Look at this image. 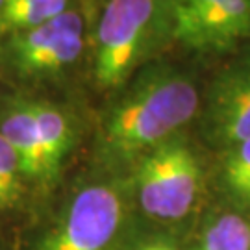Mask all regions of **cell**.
<instances>
[{
  "label": "cell",
  "instance_id": "6da1fadb",
  "mask_svg": "<svg viewBox=\"0 0 250 250\" xmlns=\"http://www.w3.org/2000/svg\"><path fill=\"white\" fill-rule=\"evenodd\" d=\"M200 104L195 83L169 65L145 69L109 109L102 146L115 160H130L167 143L195 117Z\"/></svg>",
  "mask_w": 250,
  "mask_h": 250
},
{
  "label": "cell",
  "instance_id": "7a4b0ae2",
  "mask_svg": "<svg viewBox=\"0 0 250 250\" xmlns=\"http://www.w3.org/2000/svg\"><path fill=\"white\" fill-rule=\"evenodd\" d=\"M167 36L172 37L169 0H107L95 32L93 71L99 85H123Z\"/></svg>",
  "mask_w": 250,
  "mask_h": 250
},
{
  "label": "cell",
  "instance_id": "3957f363",
  "mask_svg": "<svg viewBox=\"0 0 250 250\" xmlns=\"http://www.w3.org/2000/svg\"><path fill=\"white\" fill-rule=\"evenodd\" d=\"M197 156L180 139L154 148L139 167V202L145 213L176 221L191 211L200 191Z\"/></svg>",
  "mask_w": 250,
  "mask_h": 250
},
{
  "label": "cell",
  "instance_id": "277c9868",
  "mask_svg": "<svg viewBox=\"0 0 250 250\" xmlns=\"http://www.w3.org/2000/svg\"><path fill=\"white\" fill-rule=\"evenodd\" d=\"M85 41V19L78 8H69L39 26L4 37V54L17 74L46 78L78 62Z\"/></svg>",
  "mask_w": 250,
  "mask_h": 250
},
{
  "label": "cell",
  "instance_id": "5b68a950",
  "mask_svg": "<svg viewBox=\"0 0 250 250\" xmlns=\"http://www.w3.org/2000/svg\"><path fill=\"white\" fill-rule=\"evenodd\" d=\"M121 224V198L107 186H91L72 198L65 219L43 250H107Z\"/></svg>",
  "mask_w": 250,
  "mask_h": 250
},
{
  "label": "cell",
  "instance_id": "8992f818",
  "mask_svg": "<svg viewBox=\"0 0 250 250\" xmlns=\"http://www.w3.org/2000/svg\"><path fill=\"white\" fill-rule=\"evenodd\" d=\"M204 130L213 145L230 150L250 137V48L228 63L211 82Z\"/></svg>",
  "mask_w": 250,
  "mask_h": 250
},
{
  "label": "cell",
  "instance_id": "52a82bcc",
  "mask_svg": "<svg viewBox=\"0 0 250 250\" xmlns=\"http://www.w3.org/2000/svg\"><path fill=\"white\" fill-rule=\"evenodd\" d=\"M250 37V0H219L174 39L197 50H224Z\"/></svg>",
  "mask_w": 250,
  "mask_h": 250
},
{
  "label": "cell",
  "instance_id": "ba28073f",
  "mask_svg": "<svg viewBox=\"0 0 250 250\" xmlns=\"http://www.w3.org/2000/svg\"><path fill=\"white\" fill-rule=\"evenodd\" d=\"M0 134L13 148L24 178L48 182L54 172L46 161L30 104L11 107L0 121Z\"/></svg>",
  "mask_w": 250,
  "mask_h": 250
},
{
  "label": "cell",
  "instance_id": "9c48e42d",
  "mask_svg": "<svg viewBox=\"0 0 250 250\" xmlns=\"http://www.w3.org/2000/svg\"><path fill=\"white\" fill-rule=\"evenodd\" d=\"M30 107H32L37 135H39L46 161L56 174L62 165V160L67 156L72 145L71 123L62 109L50 104H30Z\"/></svg>",
  "mask_w": 250,
  "mask_h": 250
},
{
  "label": "cell",
  "instance_id": "30bf717a",
  "mask_svg": "<svg viewBox=\"0 0 250 250\" xmlns=\"http://www.w3.org/2000/svg\"><path fill=\"white\" fill-rule=\"evenodd\" d=\"M71 8V0H15L0 9V37L26 32Z\"/></svg>",
  "mask_w": 250,
  "mask_h": 250
},
{
  "label": "cell",
  "instance_id": "8fae6325",
  "mask_svg": "<svg viewBox=\"0 0 250 250\" xmlns=\"http://www.w3.org/2000/svg\"><path fill=\"white\" fill-rule=\"evenodd\" d=\"M198 250H250V226L239 215H221L206 228Z\"/></svg>",
  "mask_w": 250,
  "mask_h": 250
},
{
  "label": "cell",
  "instance_id": "7c38bea8",
  "mask_svg": "<svg viewBox=\"0 0 250 250\" xmlns=\"http://www.w3.org/2000/svg\"><path fill=\"white\" fill-rule=\"evenodd\" d=\"M223 178L235 197L250 200V137L228 150Z\"/></svg>",
  "mask_w": 250,
  "mask_h": 250
},
{
  "label": "cell",
  "instance_id": "4fadbf2b",
  "mask_svg": "<svg viewBox=\"0 0 250 250\" xmlns=\"http://www.w3.org/2000/svg\"><path fill=\"white\" fill-rule=\"evenodd\" d=\"M22 178L24 174L15 152L0 134V209H8L15 204Z\"/></svg>",
  "mask_w": 250,
  "mask_h": 250
},
{
  "label": "cell",
  "instance_id": "5bb4252c",
  "mask_svg": "<svg viewBox=\"0 0 250 250\" xmlns=\"http://www.w3.org/2000/svg\"><path fill=\"white\" fill-rule=\"evenodd\" d=\"M217 2L219 0H169L170 19H172V39Z\"/></svg>",
  "mask_w": 250,
  "mask_h": 250
},
{
  "label": "cell",
  "instance_id": "9a60e30c",
  "mask_svg": "<svg viewBox=\"0 0 250 250\" xmlns=\"http://www.w3.org/2000/svg\"><path fill=\"white\" fill-rule=\"evenodd\" d=\"M143 250H176L174 247H167V245H148Z\"/></svg>",
  "mask_w": 250,
  "mask_h": 250
},
{
  "label": "cell",
  "instance_id": "2e32d148",
  "mask_svg": "<svg viewBox=\"0 0 250 250\" xmlns=\"http://www.w3.org/2000/svg\"><path fill=\"white\" fill-rule=\"evenodd\" d=\"M6 2H8V0H0V9L6 6Z\"/></svg>",
  "mask_w": 250,
  "mask_h": 250
},
{
  "label": "cell",
  "instance_id": "e0dca14e",
  "mask_svg": "<svg viewBox=\"0 0 250 250\" xmlns=\"http://www.w3.org/2000/svg\"><path fill=\"white\" fill-rule=\"evenodd\" d=\"M8 2H15V0H8ZM8 2H6V4H8Z\"/></svg>",
  "mask_w": 250,
  "mask_h": 250
}]
</instances>
